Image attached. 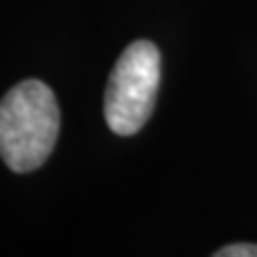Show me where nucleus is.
Here are the masks:
<instances>
[{"label":"nucleus","instance_id":"nucleus-1","mask_svg":"<svg viewBox=\"0 0 257 257\" xmlns=\"http://www.w3.org/2000/svg\"><path fill=\"white\" fill-rule=\"evenodd\" d=\"M60 134V107L48 83L27 79L0 100V157L12 172H34L46 162Z\"/></svg>","mask_w":257,"mask_h":257},{"label":"nucleus","instance_id":"nucleus-2","mask_svg":"<svg viewBox=\"0 0 257 257\" xmlns=\"http://www.w3.org/2000/svg\"><path fill=\"white\" fill-rule=\"evenodd\" d=\"M160 74V50L150 41H134L119 55L105 91V121L117 136L138 134L150 119Z\"/></svg>","mask_w":257,"mask_h":257},{"label":"nucleus","instance_id":"nucleus-3","mask_svg":"<svg viewBox=\"0 0 257 257\" xmlns=\"http://www.w3.org/2000/svg\"><path fill=\"white\" fill-rule=\"evenodd\" d=\"M217 257H257V243H233L214 252Z\"/></svg>","mask_w":257,"mask_h":257}]
</instances>
